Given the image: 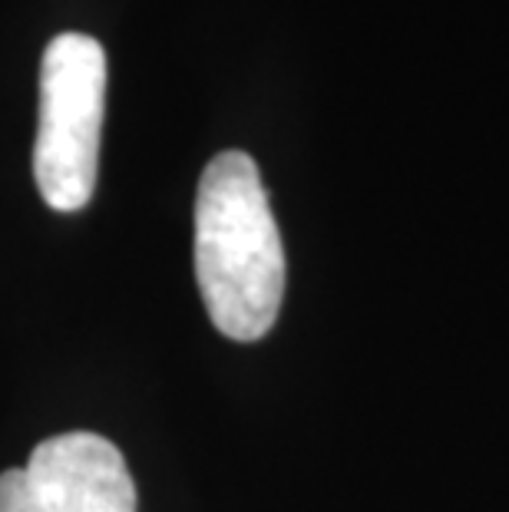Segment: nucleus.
I'll list each match as a JSON object with an SVG mask.
<instances>
[{
    "label": "nucleus",
    "mask_w": 509,
    "mask_h": 512,
    "mask_svg": "<svg viewBox=\"0 0 509 512\" xmlns=\"http://www.w3.org/2000/svg\"><path fill=\"white\" fill-rule=\"evenodd\" d=\"M285 275L262 172L248 152H219L196 195V281L212 324L232 341L265 337L278 321Z\"/></svg>",
    "instance_id": "1"
},
{
    "label": "nucleus",
    "mask_w": 509,
    "mask_h": 512,
    "mask_svg": "<svg viewBox=\"0 0 509 512\" xmlns=\"http://www.w3.org/2000/svg\"><path fill=\"white\" fill-rule=\"evenodd\" d=\"M106 110V50L86 34H60L40 63L34 179L43 202L80 212L93 199Z\"/></svg>",
    "instance_id": "2"
},
{
    "label": "nucleus",
    "mask_w": 509,
    "mask_h": 512,
    "mask_svg": "<svg viewBox=\"0 0 509 512\" xmlns=\"http://www.w3.org/2000/svg\"><path fill=\"white\" fill-rule=\"evenodd\" d=\"M0 512H136V483L116 443L73 430L0 473Z\"/></svg>",
    "instance_id": "3"
}]
</instances>
